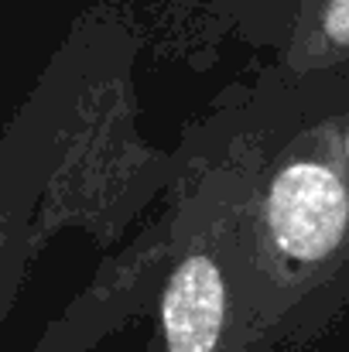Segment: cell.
Listing matches in <instances>:
<instances>
[{
  "mask_svg": "<svg viewBox=\"0 0 349 352\" xmlns=\"http://www.w3.org/2000/svg\"><path fill=\"white\" fill-rule=\"evenodd\" d=\"M267 223L291 260H326L349 226V192L343 178L319 161L288 164L271 185Z\"/></svg>",
  "mask_w": 349,
  "mask_h": 352,
  "instance_id": "1",
  "label": "cell"
},
{
  "mask_svg": "<svg viewBox=\"0 0 349 352\" xmlns=\"http://www.w3.org/2000/svg\"><path fill=\"white\" fill-rule=\"evenodd\" d=\"M161 318L168 352H213L223 329V277L209 256H189L175 267Z\"/></svg>",
  "mask_w": 349,
  "mask_h": 352,
  "instance_id": "2",
  "label": "cell"
},
{
  "mask_svg": "<svg viewBox=\"0 0 349 352\" xmlns=\"http://www.w3.org/2000/svg\"><path fill=\"white\" fill-rule=\"evenodd\" d=\"M322 34L332 45H349V0H326V7H322Z\"/></svg>",
  "mask_w": 349,
  "mask_h": 352,
  "instance_id": "3",
  "label": "cell"
}]
</instances>
